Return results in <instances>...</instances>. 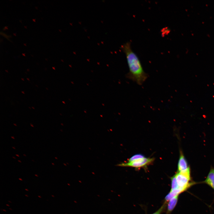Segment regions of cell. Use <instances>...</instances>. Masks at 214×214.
<instances>
[{
	"instance_id": "1",
	"label": "cell",
	"mask_w": 214,
	"mask_h": 214,
	"mask_svg": "<svg viewBox=\"0 0 214 214\" xmlns=\"http://www.w3.org/2000/svg\"><path fill=\"white\" fill-rule=\"evenodd\" d=\"M121 48L126 56L128 67L129 72L126 75L127 77L138 85H142L147 79L148 75L144 70L139 58L132 50L131 43L128 42L124 44Z\"/></svg>"
},
{
	"instance_id": "2",
	"label": "cell",
	"mask_w": 214,
	"mask_h": 214,
	"mask_svg": "<svg viewBox=\"0 0 214 214\" xmlns=\"http://www.w3.org/2000/svg\"><path fill=\"white\" fill-rule=\"evenodd\" d=\"M175 175L178 186L184 191L195 184L191 181V171L185 173L177 171Z\"/></svg>"
},
{
	"instance_id": "3",
	"label": "cell",
	"mask_w": 214,
	"mask_h": 214,
	"mask_svg": "<svg viewBox=\"0 0 214 214\" xmlns=\"http://www.w3.org/2000/svg\"><path fill=\"white\" fill-rule=\"evenodd\" d=\"M153 158L144 157L131 162L122 163L118 164L117 166L121 167H130L136 169L147 166L152 163L154 160Z\"/></svg>"
},
{
	"instance_id": "4",
	"label": "cell",
	"mask_w": 214,
	"mask_h": 214,
	"mask_svg": "<svg viewBox=\"0 0 214 214\" xmlns=\"http://www.w3.org/2000/svg\"><path fill=\"white\" fill-rule=\"evenodd\" d=\"M180 153L177 166L178 171L181 173L190 171V167L182 152L181 151Z\"/></svg>"
},
{
	"instance_id": "5",
	"label": "cell",
	"mask_w": 214,
	"mask_h": 214,
	"mask_svg": "<svg viewBox=\"0 0 214 214\" xmlns=\"http://www.w3.org/2000/svg\"><path fill=\"white\" fill-rule=\"evenodd\" d=\"M214 190V169L212 167L207 176L204 181Z\"/></svg>"
},
{
	"instance_id": "6",
	"label": "cell",
	"mask_w": 214,
	"mask_h": 214,
	"mask_svg": "<svg viewBox=\"0 0 214 214\" xmlns=\"http://www.w3.org/2000/svg\"><path fill=\"white\" fill-rule=\"evenodd\" d=\"M179 195H176L169 201L166 214H169L174 209L177 203Z\"/></svg>"
},
{
	"instance_id": "7",
	"label": "cell",
	"mask_w": 214,
	"mask_h": 214,
	"mask_svg": "<svg viewBox=\"0 0 214 214\" xmlns=\"http://www.w3.org/2000/svg\"><path fill=\"white\" fill-rule=\"evenodd\" d=\"M144 156L141 154L135 155L130 158L128 160L127 162H131L144 158Z\"/></svg>"
},
{
	"instance_id": "8",
	"label": "cell",
	"mask_w": 214,
	"mask_h": 214,
	"mask_svg": "<svg viewBox=\"0 0 214 214\" xmlns=\"http://www.w3.org/2000/svg\"><path fill=\"white\" fill-rule=\"evenodd\" d=\"M166 203L165 202L161 207L156 212L152 214H161L166 206Z\"/></svg>"
},
{
	"instance_id": "9",
	"label": "cell",
	"mask_w": 214,
	"mask_h": 214,
	"mask_svg": "<svg viewBox=\"0 0 214 214\" xmlns=\"http://www.w3.org/2000/svg\"><path fill=\"white\" fill-rule=\"evenodd\" d=\"M11 138L13 139H15L14 137L12 136H11Z\"/></svg>"
},
{
	"instance_id": "10",
	"label": "cell",
	"mask_w": 214,
	"mask_h": 214,
	"mask_svg": "<svg viewBox=\"0 0 214 214\" xmlns=\"http://www.w3.org/2000/svg\"><path fill=\"white\" fill-rule=\"evenodd\" d=\"M19 180H22H22L20 178H19Z\"/></svg>"
},
{
	"instance_id": "11",
	"label": "cell",
	"mask_w": 214,
	"mask_h": 214,
	"mask_svg": "<svg viewBox=\"0 0 214 214\" xmlns=\"http://www.w3.org/2000/svg\"><path fill=\"white\" fill-rule=\"evenodd\" d=\"M16 155L17 156L19 157V156L18 155H17V154H16Z\"/></svg>"
},
{
	"instance_id": "12",
	"label": "cell",
	"mask_w": 214,
	"mask_h": 214,
	"mask_svg": "<svg viewBox=\"0 0 214 214\" xmlns=\"http://www.w3.org/2000/svg\"><path fill=\"white\" fill-rule=\"evenodd\" d=\"M35 176H36V177H38V176L37 175V174H35Z\"/></svg>"
},
{
	"instance_id": "13",
	"label": "cell",
	"mask_w": 214,
	"mask_h": 214,
	"mask_svg": "<svg viewBox=\"0 0 214 214\" xmlns=\"http://www.w3.org/2000/svg\"><path fill=\"white\" fill-rule=\"evenodd\" d=\"M18 161H19V162H20V163H21V162L20 160H18Z\"/></svg>"
},
{
	"instance_id": "14",
	"label": "cell",
	"mask_w": 214,
	"mask_h": 214,
	"mask_svg": "<svg viewBox=\"0 0 214 214\" xmlns=\"http://www.w3.org/2000/svg\"><path fill=\"white\" fill-rule=\"evenodd\" d=\"M31 126H32V127H34V126H33V125H32V124H31Z\"/></svg>"
},
{
	"instance_id": "15",
	"label": "cell",
	"mask_w": 214,
	"mask_h": 214,
	"mask_svg": "<svg viewBox=\"0 0 214 214\" xmlns=\"http://www.w3.org/2000/svg\"><path fill=\"white\" fill-rule=\"evenodd\" d=\"M25 189V190H26L27 191H29V190H27V189Z\"/></svg>"
},
{
	"instance_id": "16",
	"label": "cell",
	"mask_w": 214,
	"mask_h": 214,
	"mask_svg": "<svg viewBox=\"0 0 214 214\" xmlns=\"http://www.w3.org/2000/svg\"><path fill=\"white\" fill-rule=\"evenodd\" d=\"M12 148L15 149V148L14 147H12Z\"/></svg>"
},
{
	"instance_id": "17",
	"label": "cell",
	"mask_w": 214,
	"mask_h": 214,
	"mask_svg": "<svg viewBox=\"0 0 214 214\" xmlns=\"http://www.w3.org/2000/svg\"><path fill=\"white\" fill-rule=\"evenodd\" d=\"M23 155H24V156H26V155L25 154H23Z\"/></svg>"
},
{
	"instance_id": "18",
	"label": "cell",
	"mask_w": 214,
	"mask_h": 214,
	"mask_svg": "<svg viewBox=\"0 0 214 214\" xmlns=\"http://www.w3.org/2000/svg\"><path fill=\"white\" fill-rule=\"evenodd\" d=\"M12 158H15V159H16V158H15V157H12Z\"/></svg>"
},
{
	"instance_id": "19",
	"label": "cell",
	"mask_w": 214,
	"mask_h": 214,
	"mask_svg": "<svg viewBox=\"0 0 214 214\" xmlns=\"http://www.w3.org/2000/svg\"><path fill=\"white\" fill-rule=\"evenodd\" d=\"M52 164H53V165H54V164L53 163H52Z\"/></svg>"
},
{
	"instance_id": "20",
	"label": "cell",
	"mask_w": 214,
	"mask_h": 214,
	"mask_svg": "<svg viewBox=\"0 0 214 214\" xmlns=\"http://www.w3.org/2000/svg\"><path fill=\"white\" fill-rule=\"evenodd\" d=\"M4 210V211H5V212L6 211V210Z\"/></svg>"
},
{
	"instance_id": "21",
	"label": "cell",
	"mask_w": 214,
	"mask_h": 214,
	"mask_svg": "<svg viewBox=\"0 0 214 214\" xmlns=\"http://www.w3.org/2000/svg\"><path fill=\"white\" fill-rule=\"evenodd\" d=\"M6 205H7V206H9V205H8V204H7Z\"/></svg>"
},
{
	"instance_id": "22",
	"label": "cell",
	"mask_w": 214,
	"mask_h": 214,
	"mask_svg": "<svg viewBox=\"0 0 214 214\" xmlns=\"http://www.w3.org/2000/svg\"><path fill=\"white\" fill-rule=\"evenodd\" d=\"M25 196H27V197H28V196H27V195H25Z\"/></svg>"
},
{
	"instance_id": "23",
	"label": "cell",
	"mask_w": 214,
	"mask_h": 214,
	"mask_svg": "<svg viewBox=\"0 0 214 214\" xmlns=\"http://www.w3.org/2000/svg\"><path fill=\"white\" fill-rule=\"evenodd\" d=\"M38 197H39L40 198H41V196H38Z\"/></svg>"
},
{
	"instance_id": "24",
	"label": "cell",
	"mask_w": 214,
	"mask_h": 214,
	"mask_svg": "<svg viewBox=\"0 0 214 214\" xmlns=\"http://www.w3.org/2000/svg\"><path fill=\"white\" fill-rule=\"evenodd\" d=\"M51 196H53V197H54V196H53V195H52Z\"/></svg>"
},
{
	"instance_id": "25",
	"label": "cell",
	"mask_w": 214,
	"mask_h": 214,
	"mask_svg": "<svg viewBox=\"0 0 214 214\" xmlns=\"http://www.w3.org/2000/svg\"><path fill=\"white\" fill-rule=\"evenodd\" d=\"M9 209H10L11 210H12V209H11V208H9Z\"/></svg>"
},
{
	"instance_id": "26",
	"label": "cell",
	"mask_w": 214,
	"mask_h": 214,
	"mask_svg": "<svg viewBox=\"0 0 214 214\" xmlns=\"http://www.w3.org/2000/svg\"><path fill=\"white\" fill-rule=\"evenodd\" d=\"M32 161H34V160H32Z\"/></svg>"
}]
</instances>
